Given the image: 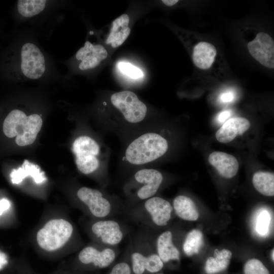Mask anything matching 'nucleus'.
<instances>
[{
    "label": "nucleus",
    "mask_w": 274,
    "mask_h": 274,
    "mask_svg": "<svg viewBox=\"0 0 274 274\" xmlns=\"http://www.w3.org/2000/svg\"><path fill=\"white\" fill-rule=\"evenodd\" d=\"M8 263L6 255L0 251V270L2 269Z\"/></svg>",
    "instance_id": "obj_33"
},
{
    "label": "nucleus",
    "mask_w": 274,
    "mask_h": 274,
    "mask_svg": "<svg viewBox=\"0 0 274 274\" xmlns=\"http://www.w3.org/2000/svg\"><path fill=\"white\" fill-rule=\"evenodd\" d=\"M52 1L46 0H19L17 2L16 13L19 18H35L51 8Z\"/></svg>",
    "instance_id": "obj_19"
},
{
    "label": "nucleus",
    "mask_w": 274,
    "mask_h": 274,
    "mask_svg": "<svg viewBox=\"0 0 274 274\" xmlns=\"http://www.w3.org/2000/svg\"><path fill=\"white\" fill-rule=\"evenodd\" d=\"M127 250L132 274H155L165 266L157 253L152 231L142 229L133 236Z\"/></svg>",
    "instance_id": "obj_3"
},
{
    "label": "nucleus",
    "mask_w": 274,
    "mask_h": 274,
    "mask_svg": "<svg viewBox=\"0 0 274 274\" xmlns=\"http://www.w3.org/2000/svg\"><path fill=\"white\" fill-rule=\"evenodd\" d=\"M163 181V175L157 169L144 168L136 170L123 186L126 204H134L155 196Z\"/></svg>",
    "instance_id": "obj_6"
},
{
    "label": "nucleus",
    "mask_w": 274,
    "mask_h": 274,
    "mask_svg": "<svg viewBox=\"0 0 274 274\" xmlns=\"http://www.w3.org/2000/svg\"><path fill=\"white\" fill-rule=\"evenodd\" d=\"M5 72L17 81L59 80L49 55L32 33H22L9 49L4 63Z\"/></svg>",
    "instance_id": "obj_1"
},
{
    "label": "nucleus",
    "mask_w": 274,
    "mask_h": 274,
    "mask_svg": "<svg viewBox=\"0 0 274 274\" xmlns=\"http://www.w3.org/2000/svg\"><path fill=\"white\" fill-rule=\"evenodd\" d=\"M27 177H31L37 184L46 180L44 173L40 167L27 160H25L21 166L13 169L10 174L11 182L15 184H19Z\"/></svg>",
    "instance_id": "obj_22"
},
{
    "label": "nucleus",
    "mask_w": 274,
    "mask_h": 274,
    "mask_svg": "<svg viewBox=\"0 0 274 274\" xmlns=\"http://www.w3.org/2000/svg\"><path fill=\"white\" fill-rule=\"evenodd\" d=\"M217 50L211 43L201 41L193 48L192 59L194 64L198 68L206 70L210 68L215 60Z\"/></svg>",
    "instance_id": "obj_18"
},
{
    "label": "nucleus",
    "mask_w": 274,
    "mask_h": 274,
    "mask_svg": "<svg viewBox=\"0 0 274 274\" xmlns=\"http://www.w3.org/2000/svg\"><path fill=\"white\" fill-rule=\"evenodd\" d=\"M174 213L179 218L194 221L199 218V213L193 200L186 195H179L173 201Z\"/></svg>",
    "instance_id": "obj_21"
},
{
    "label": "nucleus",
    "mask_w": 274,
    "mask_h": 274,
    "mask_svg": "<svg viewBox=\"0 0 274 274\" xmlns=\"http://www.w3.org/2000/svg\"><path fill=\"white\" fill-rule=\"evenodd\" d=\"M250 127L249 121L243 117L229 118L217 130L215 136L221 143L232 141L237 135H242Z\"/></svg>",
    "instance_id": "obj_16"
},
{
    "label": "nucleus",
    "mask_w": 274,
    "mask_h": 274,
    "mask_svg": "<svg viewBox=\"0 0 274 274\" xmlns=\"http://www.w3.org/2000/svg\"><path fill=\"white\" fill-rule=\"evenodd\" d=\"M232 255L229 250L223 249L216 252L214 256L208 257L204 265L206 274H216L226 270L230 264Z\"/></svg>",
    "instance_id": "obj_23"
},
{
    "label": "nucleus",
    "mask_w": 274,
    "mask_h": 274,
    "mask_svg": "<svg viewBox=\"0 0 274 274\" xmlns=\"http://www.w3.org/2000/svg\"><path fill=\"white\" fill-rule=\"evenodd\" d=\"M108 55V52L102 45L93 44L87 41L76 52L75 59L78 62V68L85 71L98 66Z\"/></svg>",
    "instance_id": "obj_14"
},
{
    "label": "nucleus",
    "mask_w": 274,
    "mask_h": 274,
    "mask_svg": "<svg viewBox=\"0 0 274 274\" xmlns=\"http://www.w3.org/2000/svg\"><path fill=\"white\" fill-rule=\"evenodd\" d=\"M153 240L157 254L164 264L179 262L181 253L174 241V234L171 230H165L154 236Z\"/></svg>",
    "instance_id": "obj_15"
},
{
    "label": "nucleus",
    "mask_w": 274,
    "mask_h": 274,
    "mask_svg": "<svg viewBox=\"0 0 274 274\" xmlns=\"http://www.w3.org/2000/svg\"><path fill=\"white\" fill-rule=\"evenodd\" d=\"M77 196L86 206L89 214L96 219L114 218L123 213L125 205L108 193L87 187L79 188Z\"/></svg>",
    "instance_id": "obj_7"
},
{
    "label": "nucleus",
    "mask_w": 274,
    "mask_h": 274,
    "mask_svg": "<svg viewBox=\"0 0 274 274\" xmlns=\"http://www.w3.org/2000/svg\"><path fill=\"white\" fill-rule=\"evenodd\" d=\"M210 163L222 177L230 179L236 175L239 164L233 155L220 151L213 152L209 156Z\"/></svg>",
    "instance_id": "obj_17"
},
{
    "label": "nucleus",
    "mask_w": 274,
    "mask_h": 274,
    "mask_svg": "<svg viewBox=\"0 0 274 274\" xmlns=\"http://www.w3.org/2000/svg\"><path fill=\"white\" fill-rule=\"evenodd\" d=\"M118 66L122 73L131 78L138 79L143 77L142 71L130 63L121 62L118 64Z\"/></svg>",
    "instance_id": "obj_29"
},
{
    "label": "nucleus",
    "mask_w": 274,
    "mask_h": 274,
    "mask_svg": "<svg viewBox=\"0 0 274 274\" xmlns=\"http://www.w3.org/2000/svg\"><path fill=\"white\" fill-rule=\"evenodd\" d=\"M73 231V226L68 221L63 219H52L38 231L37 241L43 249L53 251L64 245Z\"/></svg>",
    "instance_id": "obj_8"
},
{
    "label": "nucleus",
    "mask_w": 274,
    "mask_h": 274,
    "mask_svg": "<svg viewBox=\"0 0 274 274\" xmlns=\"http://www.w3.org/2000/svg\"><path fill=\"white\" fill-rule=\"evenodd\" d=\"M273 253H274V251H273V249H272L271 252V254H270V257H271V261L273 262L274 261V256H273Z\"/></svg>",
    "instance_id": "obj_35"
},
{
    "label": "nucleus",
    "mask_w": 274,
    "mask_h": 274,
    "mask_svg": "<svg viewBox=\"0 0 274 274\" xmlns=\"http://www.w3.org/2000/svg\"><path fill=\"white\" fill-rule=\"evenodd\" d=\"M168 148L166 139L155 132H147L132 140L123 158L129 164L140 166L152 162L164 155Z\"/></svg>",
    "instance_id": "obj_4"
},
{
    "label": "nucleus",
    "mask_w": 274,
    "mask_h": 274,
    "mask_svg": "<svg viewBox=\"0 0 274 274\" xmlns=\"http://www.w3.org/2000/svg\"><path fill=\"white\" fill-rule=\"evenodd\" d=\"M42 124L43 120L40 115L32 114L27 116L23 111L16 109L10 111L5 118L3 130L6 136H16L17 145L25 146L35 141Z\"/></svg>",
    "instance_id": "obj_5"
},
{
    "label": "nucleus",
    "mask_w": 274,
    "mask_h": 274,
    "mask_svg": "<svg viewBox=\"0 0 274 274\" xmlns=\"http://www.w3.org/2000/svg\"><path fill=\"white\" fill-rule=\"evenodd\" d=\"M129 17L123 14L115 19L112 22V27L106 43L113 48L121 45L126 40L130 32L129 27Z\"/></svg>",
    "instance_id": "obj_20"
},
{
    "label": "nucleus",
    "mask_w": 274,
    "mask_h": 274,
    "mask_svg": "<svg viewBox=\"0 0 274 274\" xmlns=\"http://www.w3.org/2000/svg\"><path fill=\"white\" fill-rule=\"evenodd\" d=\"M247 48L251 56L261 65L271 69L274 68V41L269 35L258 32L252 41L248 42Z\"/></svg>",
    "instance_id": "obj_13"
},
{
    "label": "nucleus",
    "mask_w": 274,
    "mask_h": 274,
    "mask_svg": "<svg viewBox=\"0 0 274 274\" xmlns=\"http://www.w3.org/2000/svg\"><path fill=\"white\" fill-rule=\"evenodd\" d=\"M119 254L118 246H107L98 243L96 246L89 245L84 247L79 252L78 258L83 265L103 269L113 265Z\"/></svg>",
    "instance_id": "obj_12"
},
{
    "label": "nucleus",
    "mask_w": 274,
    "mask_h": 274,
    "mask_svg": "<svg viewBox=\"0 0 274 274\" xmlns=\"http://www.w3.org/2000/svg\"><path fill=\"white\" fill-rule=\"evenodd\" d=\"M10 202L7 199L0 200V215L8 210L10 207Z\"/></svg>",
    "instance_id": "obj_32"
},
{
    "label": "nucleus",
    "mask_w": 274,
    "mask_h": 274,
    "mask_svg": "<svg viewBox=\"0 0 274 274\" xmlns=\"http://www.w3.org/2000/svg\"><path fill=\"white\" fill-rule=\"evenodd\" d=\"M203 243V234L198 229L190 231L186 235L182 244V250L185 254L189 257L198 254Z\"/></svg>",
    "instance_id": "obj_25"
},
{
    "label": "nucleus",
    "mask_w": 274,
    "mask_h": 274,
    "mask_svg": "<svg viewBox=\"0 0 274 274\" xmlns=\"http://www.w3.org/2000/svg\"><path fill=\"white\" fill-rule=\"evenodd\" d=\"M178 0H163L162 2L167 6H173L178 3Z\"/></svg>",
    "instance_id": "obj_34"
},
{
    "label": "nucleus",
    "mask_w": 274,
    "mask_h": 274,
    "mask_svg": "<svg viewBox=\"0 0 274 274\" xmlns=\"http://www.w3.org/2000/svg\"><path fill=\"white\" fill-rule=\"evenodd\" d=\"M123 213L142 229L153 232L168 225L174 211L169 201L155 195L134 204H125Z\"/></svg>",
    "instance_id": "obj_2"
},
{
    "label": "nucleus",
    "mask_w": 274,
    "mask_h": 274,
    "mask_svg": "<svg viewBox=\"0 0 274 274\" xmlns=\"http://www.w3.org/2000/svg\"><path fill=\"white\" fill-rule=\"evenodd\" d=\"M254 188L260 193L267 196L274 195V175L272 173L257 172L252 178Z\"/></svg>",
    "instance_id": "obj_24"
},
{
    "label": "nucleus",
    "mask_w": 274,
    "mask_h": 274,
    "mask_svg": "<svg viewBox=\"0 0 274 274\" xmlns=\"http://www.w3.org/2000/svg\"><path fill=\"white\" fill-rule=\"evenodd\" d=\"M72 151L77 168L81 173L89 175L99 167L100 148L91 137L82 135L77 138L73 143Z\"/></svg>",
    "instance_id": "obj_9"
},
{
    "label": "nucleus",
    "mask_w": 274,
    "mask_h": 274,
    "mask_svg": "<svg viewBox=\"0 0 274 274\" xmlns=\"http://www.w3.org/2000/svg\"><path fill=\"white\" fill-rule=\"evenodd\" d=\"M244 274H271L268 268L259 259L253 258L248 260L243 267Z\"/></svg>",
    "instance_id": "obj_26"
},
{
    "label": "nucleus",
    "mask_w": 274,
    "mask_h": 274,
    "mask_svg": "<svg viewBox=\"0 0 274 274\" xmlns=\"http://www.w3.org/2000/svg\"><path fill=\"white\" fill-rule=\"evenodd\" d=\"M107 274H132L127 249L124 255L110 267Z\"/></svg>",
    "instance_id": "obj_27"
},
{
    "label": "nucleus",
    "mask_w": 274,
    "mask_h": 274,
    "mask_svg": "<svg viewBox=\"0 0 274 274\" xmlns=\"http://www.w3.org/2000/svg\"><path fill=\"white\" fill-rule=\"evenodd\" d=\"M270 215L266 210H261L256 220L255 229L261 236H264L268 233L270 223Z\"/></svg>",
    "instance_id": "obj_28"
},
{
    "label": "nucleus",
    "mask_w": 274,
    "mask_h": 274,
    "mask_svg": "<svg viewBox=\"0 0 274 274\" xmlns=\"http://www.w3.org/2000/svg\"><path fill=\"white\" fill-rule=\"evenodd\" d=\"M235 92L232 90H227L222 92L219 95L218 99L220 102L223 104L230 103L235 99Z\"/></svg>",
    "instance_id": "obj_30"
},
{
    "label": "nucleus",
    "mask_w": 274,
    "mask_h": 274,
    "mask_svg": "<svg viewBox=\"0 0 274 274\" xmlns=\"http://www.w3.org/2000/svg\"><path fill=\"white\" fill-rule=\"evenodd\" d=\"M232 114L230 110H224L220 112L217 116V121L219 123H224L228 120Z\"/></svg>",
    "instance_id": "obj_31"
},
{
    "label": "nucleus",
    "mask_w": 274,
    "mask_h": 274,
    "mask_svg": "<svg viewBox=\"0 0 274 274\" xmlns=\"http://www.w3.org/2000/svg\"><path fill=\"white\" fill-rule=\"evenodd\" d=\"M155 274H164V273H161V272H160L156 273H155Z\"/></svg>",
    "instance_id": "obj_36"
},
{
    "label": "nucleus",
    "mask_w": 274,
    "mask_h": 274,
    "mask_svg": "<svg viewBox=\"0 0 274 274\" xmlns=\"http://www.w3.org/2000/svg\"><path fill=\"white\" fill-rule=\"evenodd\" d=\"M91 234L98 244L117 247L129 231L124 222L114 218L96 219L90 226Z\"/></svg>",
    "instance_id": "obj_11"
},
{
    "label": "nucleus",
    "mask_w": 274,
    "mask_h": 274,
    "mask_svg": "<svg viewBox=\"0 0 274 274\" xmlns=\"http://www.w3.org/2000/svg\"><path fill=\"white\" fill-rule=\"evenodd\" d=\"M110 101L128 124L140 123L146 117V105L132 91L125 90L115 92L111 96Z\"/></svg>",
    "instance_id": "obj_10"
}]
</instances>
